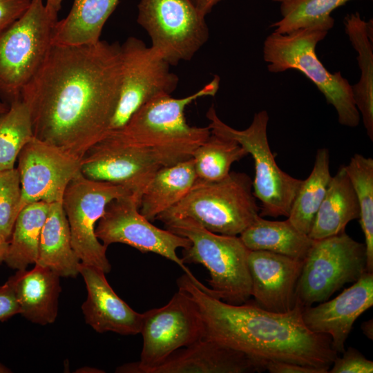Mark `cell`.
<instances>
[{
  "label": "cell",
  "mask_w": 373,
  "mask_h": 373,
  "mask_svg": "<svg viewBox=\"0 0 373 373\" xmlns=\"http://www.w3.org/2000/svg\"><path fill=\"white\" fill-rule=\"evenodd\" d=\"M122 83L120 44H52L24 87L34 137L82 159L108 133Z\"/></svg>",
  "instance_id": "cell-1"
},
{
  "label": "cell",
  "mask_w": 373,
  "mask_h": 373,
  "mask_svg": "<svg viewBox=\"0 0 373 373\" xmlns=\"http://www.w3.org/2000/svg\"><path fill=\"white\" fill-rule=\"evenodd\" d=\"M177 285L199 309L203 339L242 352L264 370L269 361H285L328 372L338 355L329 336L307 327L302 317L303 307L298 301L291 310L278 313L249 300L240 305L225 303L213 296L193 274L184 273Z\"/></svg>",
  "instance_id": "cell-2"
},
{
  "label": "cell",
  "mask_w": 373,
  "mask_h": 373,
  "mask_svg": "<svg viewBox=\"0 0 373 373\" xmlns=\"http://www.w3.org/2000/svg\"><path fill=\"white\" fill-rule=\"evenodd\" d=\"M219 85L220 77L215 75L202 88L185 97L158 95L137 109L122 128L108 132L104 137L144 150L163 166L188 160L211 132L209 126H190L185 108L199 98L214 97Z\"/></svg>",
  "instance_id": "cell-3"
},
{
  "label": "cell",
  "mask_w": 373,
  "mask_h": 373,
  "mask_svg": "<svg viewBox=\"0 0 373 373\" xmlns=\"http://www.w3.org/2000/svg\"><path fill=\"white\" fill-rule=\"evenodd\" d=\"M166 229L191 241L183 249V262L201 264L209 271V292L229 304L240 305L251 296L248 267L249 251L238 236L211 232L189 218L163 223Z\"/></svg>",
  "instance_id": "cell-4"
},
{
  "label": "cell",
  "mask_w": 373,
  "mask_h": 373,
  "mask_svg": "<svg viewBox=\"0 0 373 373\" xmlns=\"http://www.w3.org/2000/svg\"><path fill=\"white\" fill-rule=\"evenodd\" d=\"M256 199L246 173L230 172L213 182L196 179L188 193L156 220L189 218L211 232L239 236L260 215Z\"/></svg>",
  "instance_id": "cell-5"
},
{
  "label": "cell",
  "mask_w": 373,
  "mask_h": 373,
  "mask_svg": "<svg viewBox=\"0 0 373 373\" xmlns=\"http://www.w3.org/2000/svg\"><path fill=\"white\" fill-rule=\"evenodd\" d=\"M328 32L310 28L287 34L273 32L263 44V58L271 73L296 70L307 77L333 106L338 122L354 128L359 124L360 113L353 98L352 85L340 72L330 73L316 52V45Z\"/></svg>",
  "instance_id": "cell-6"
},
{
  "label": "cell",
  "mask_w": 373,
  "mask_h": 373,
  "mask_svg": "<svg viewBox=\"0 0 373 373\" xmlns=\"http://www.w3.org/2000/svg\"><path fill=\"white\" fill-rule=\"evenodd\" d=\"M57 16L43 0H31L23 15L0 33V99L7 104L21 99L45 61Z\"/></svg>",
  "instance_id": "cell-7"
},
{
  "label": "cell",
  "mask_w": 373,
  "mask_h": 373,
  "mask_svg": "<svg viewBox=\"0 0 373 373\" xmlns=\"http://www.w3.org/2000/svg\"><path fill=\"white\" fill-rule=\"evenodd\" d=\"M206 115L212 134L236 141L252 156L255 166L253 193L261 202L260 216L287 218L303 180L292 177L278 166L267 138V111L255 113L251 124L244 130L224 123L213 106Z\"/></svg>",
  "instance_id": "cell-8"
},
{
  "label": "cell",
  "mask_w": 373,
  "mask_h": 373,
  "mask_svg": "<svg viewBox=\"0 0 373 373\" xmlns=\"http://www.w3.org/2000/svg\"><path fill=\"white\" fill-rule=\"evenodd\" d=\"M364 243L345 231L314 240L303 261L296 297L303 307L328 300L345 284L367 271Z\"/></svg>",
  "instance_id": "cell-9"
},
{
  "label": "cell",
  "mask_w": 373,
  "mask_h": 373,
  "mask_svg": "<svg viewBox=\"0 0 373 373\" xmlns=\"http://www.w3.org/2000/svg\"><path fill=\"white\" fill-rule=\"evenodd\" d=\"M140 334V361L122 365L116 372L144 373L158 365L175 350L203 339L204 325L195 302L178 289L166 305L142 314Z\"/></svg>",
  "instance_id": "cell-10"
},
{
  "label": "cell",
  "mask_w": 373,
  "mask_h": 373,
  "mask_svg": "<svg viewBox=\"0 0 373 373\" xmlns=\"http://www.w3.org/2000/svg\"><path fill=\"white\" fill-rule=\"evenodd\" d=\"M137 8L151 47L170 66L191 60L209 39L205 17L191 0H140Z\"/></svg>",
  "instance_id": "cell-11"
},
{
  "label": "cell",
  "mask_w": 373,
  "mask_h": 373,
  "mask_svg": "<svg viewBox=\"0 0 373 373\" xmlns=\"http://www.w3.org/2000/svg\"><path fill=\"white\" fill-rule=\"evenodd\" d=\"M130 194L131 192L121 185L90 180L81 172L70 182L61 204L73 249L82 264L95 267L105 274L110 272L108 247L97 238L95 227L111 201Z\"/></svg>",
  "instance_id": "cell-12"
},
{
  "label": "cell",
  "mask_w": 373,
  "mask_h": 373,
  "mask_svg": "<svg viewBox=\"0 0 373 373\" xmlns=\"http://www.w3.org/2000/svg\"><path fill=\"white\" fill-rule=\"evenodd\" d=\"M120 50L121 88L108 132L122 128L153 98L171 95L179 82L177 75L171 72L170 64L142 40L129 37L120 45Z\"/></svg>",
  "instance_id": "cell-13"
},
{
  "label": "cell",
  "mask_w": 373,
  "mask_h": 373,
  "mask_svg": "<svg viewBox=\"0 0 373 373\" xmlns=\"http://www.w3.org/2000/svg\"><path fill=\"white\" fill-rule=\"evenodd\" d=\"M140 200L133 194L113 200L97 222L95 235L105 246L128 245L142 253L151 252L173 261L184 273L191 272L177 255V249L190 247L191 241L153 225L140 211Z\"/></svg>",
  "instance_id": "cell-14"
},
{
  "label": "cell",
  "mask_w": 373,
  "mask_h": 373,
  "mask_svg": "<svg viewBox=\"0 0 373 373\" xmlns=\"http://www.w3.org/2000/svg\"><path fill=\"white\" fill-rule=\"evenodd\" d=\"M17 160L21 209L36 202H62L67 186L81 172V159L35 137L20 151Z\"/></svg>",
  "instance_id": "cell-15"
},
{
  "label": "cell",
  "mask_w": 373,
  "mask_h": 373,
  "mask_svg": "<svg viewBox=\"0 0 373 373\" xmlns=\"http://www.w3.org/2000/svg\"><path fill=\"white\" fill-rule=\"evenodd\" d=\"M162 166L155 156L144 150L104 137L82 157L80 171L90 180L121 185L140 200Z\"/></svg>",
  "instance_id": "cell-16"
},
{
  "label": "cell",
  "mask_w": 373,
  "mask_h": 373,
  "mask_svg": "<svg viewBox=\"0 0 373 373\" xmlns=\"http://www.w3.org/2000/svg\"><path fill=\"white\" fill-rule=\"evenodd\" d=\"M372 305L373 272L366 271L334 298L303 307L302 317L309 329L329 336L334 350L342 354L354 322Z\"/></svg>",
  "instance_id": "cell-17"
},
{
  "label": "cell",
  "mask_w": 373,
  "mask_h": 373,
  "mask_svg": "<svg viewBox=\"0 0 373 373\" xmlns=\"http://www.w3.org/2000/svg\"><path fill=\"white\" fill-rule=\"evenodd\" d=\"M303 261L266 251H249L251 296L260 307L284 313L296 303V291Z\"/></svg>",
  "instance_id": "cell-18"
},
{
  "label": "cell",
  "mask_w": 373,
  "mask_h": 373,
  "mask_svg": "<svg viewBox=\"0 0 373 373\" xmlns=\"http://www.w3.org/2000/svg\"><path fill=\"white\" fill-rule=\"evenodd\" d=\"M79 274L86 284L87 297L82 305L86 323L95 332L122 335L140 333L142 314L119 298L101 269L81 262Z\"/></svg>",
  "instance_id": "cell-19"
},
{
  "label": "cell",
  "mask_w": 373,
  "mask_h": 373,
  "mask_svg": "<svg viewBox=\"0 0 373 373\" xmlns=\"http://www.w3.org/2000/svg\"><path fill=\"white\" fill-rule=\"evenodd\" d=\"M263 370L242 352L202 339L175 350L144 373H247Z\"/></svg>",
  "instance_id": "cell-20"
},
{
  "label": "cell",
  "mask_w": 373,
  "mask_h": 373,
  "mask_svg": "<svg viewBox=\"0 0 373 373\" xmlns=\"http://www.w3.org/2000/svg\"><path fill=\"white\" fill-rule=\"evenodd\" d=\"M60 276L47 267L35 264L30 270H17L8 280L11 284L20 314L29 321L46 325L54 323L61 291Z\"/></svg>",
  "instance_id": "cell-21"
},
{
  "label": "cell",
  "mask_w": 373,
  "mask_h": 373,
  "mask_svg": "<svg viewBox=\"0 0 373 373\" xmlns=\"http://www.w3.org/2000/svg\"><path fill=\"white\" fill-rule=\"evenodd\" d=\"M345 31L357 52L361 71L358 82L352 85L355 105L362 117L366 133L373 141V23L356 12L344 18Z\"/></svg>",
  "instance_id": "cell-22"
},
{
  "label": "cell",
  "mask_w": 373,
  "mask_h": 373,
  "mask_svg": "<svg viewBox=\"0 0 373 373\" xmlns=\"http://www.w3.org/2000/svg\"><path fill=\"white\" fill-rule=\"evenodd\" d=\"M359 218L355 190L342 165L332 176L326 193L314 220L308 236L313 240L339 234L352 220Z\"/></svg>",
  "instance_id": "cell-23"
},
{
  "label": "cell",
  "mask_w": 373,
  "mask_h": 373,
  "mask_svg": "<svg viewBox=\"0 0 373 373\" xmlns=\"http://www.w3.org/2000/svg\"><path fill=\"white\" fill-rule=\"evenodd\" d=\"M119 0H74L67 16L56 22L52 44L79 46L100 40L106 21Z\"/></svg>",
  "instance_id": "cell-24"
},
{
  "label": "cell",
  "mask_w": 373,
  "mask_h": 373,
  "mask_svg": "<svg viewBox=\"0 0 373 373\" xmlns=\"http://www.w3.org/2000/svg\"><path fill=\"white\" fill-rule=\"evenodd\" d=\"M36 263L50 268L60 277L75 278L79 274L81 261L72 245L61 202L50 204L41 233Z\"/></svg>",
  "instance_id": "cell-25"
},
{
  "label": "cell",
  "mask_w": 373,
  "mask_h": 373,
  "mask_svg": "<svg viewBox=\"0 0 373 373\" xmlns=\"http://www.w3.org/2000/svg\"><path fill=\"white\" fill-rule=\"evenodd\" d=\"M197 176L193 158L161 167L143 193L139 211L148 220L156 218L180 202L191 190Z\"/></svg>",
  "instance_id": "cell-26"
},
{
  "label": "cell",
  "mask_w": 373,
  "mask_h": 373,
  "mask_svg": "<svg viewBox=\"0 0 373 373\" xmlns=\"http://www.w3.org/2000/svg\"><path fill=\"white\" fill-rule=\"evenodd\" d=\"M238 236L250 251H266L303 261L314 242L288 219L269 220L260 215Z\"/></svg>",
  "instance_id": "cell-27"
},
{
  "label": "cell",
  "mask_w": 373,
  "mask_h": 373,
  "mask_svg": "<svg viewBox=\"0 0 373 373\" xmlns=\"http://www.w3.org/2000/svg\"><path fill=\"white\" fill-rule=\"evenodd\" d=\"M50 204L43 201L36 202L26 205L19 211L4 261L9 267L25 269L29 265L37 262L41 233Z\"/></svg>",
  "instance_id": "cell-28"
},
{
  "label": "cell",
  "mask_w": 373,
  "mask_h": 373,
  "mask_svg": "<svg viewBox=\"0 0 373 373\" xmlns=\"http://www.w3.org/2000/svg\"><path fill=\"white\" fill-rule=\"evenodd\" d=\"M331 178L328 149H318L312 170L302 181L287 217L302 233L308 235Z\"/></svg>",
  "instance_id": "cell-29"
},
{
  "label": "cell",
  "mask_w": 373,
  "mask_h": 373,
  "mask_svg": "<svg viewBox=\"0 0 373 373\" xmlns=\"http://www.w3.org/2000/svg\"><path fill=\"white\" fill-rule=\"evenodd\" d=\"M350 1L286 0L280 3L282 18L271 27L280 34L306 28L328 32L334 24L332 12Z\"/></svg>",
  "instance_id": "cell-30"
},
{
  "label": "cell",
  "mask_w": 373,
  "mask_h": 373,
  "mask_svg": "<svg viewBox=\"0 0 373 373\" xmlns=\"http://www.w3.org/2000/svg\"><path fill=\"white\" fill-rule=\"evenodd\" d=\"M248 155L236 141L212 134L193 152L197 179L213 182L226 178L231 165Z\"/></svg>",
  "instance_id": "cell-31"
},
{
  "label": "cell",
  "mask_w": 373,
  "mask_h": 373,
  "mask_svg": "<svg viewBox=\"0 0 373 373\" xmlns=\"http://www.w3.org/2000/svg\"><path fill=\"white\" fill-rule=\"evenodd\" d=\"M359 207V223L366 249L368 272H373V159L356 153L345 165Z\"/></svg>",
  "instance_id": "cell-32"
},
{
  "label": "cell",
  "mask_w": 373,
  "mask_h": 373,
  "mask_svg": "<svg viewBox=\"0 0 373 373\" xmlns=\"http://www.w3.org/2000/svg\"><path fill=\"white\" fill-rule=\"evenodd\" d=\"M33 137L28 106L21 99L11 103L0 116V171L15 168L20 151Z\"/></svg>",
  "instance_id": "cell-33"
},
{
  "label": "cell",
  "mask_w": 373,
  "mask_h": 373,
  "mask_svg": "<svg viewBox=\"0 0 373 373\" xmlns=\"http://www.w3.org/2000/svg\"><path fill=\"white\" fill-rule=\"evenodd\" d=\"M21 187L17 168L0 171V231L10 240L21 211Z\"/></svg>",
  "instance_id": "cell-34"
},
{
  "label": "cell",
  "mask_w": 373,
  "mask_h": 373,
  "mask_svg": "<svg viewBox=\"0 0 373 373\" xmlns=\"http://www.w3.org/2000/svg\"><path fill=\"white\" fill-rule=\"evenodd\" d=\"M338 355L332 363L330 373H372L373 362L365 358L357 350L349 347Z\"/></svg>",
  "instance_id": "cell-35"
},
{
  "label": "cell",
  "mask_w": 373,
  "mask_h": 373,
  "mask_svg": "<svg viewBox=\"0 0 373 373\" xmlns=\"http://www.w3.org/2000/svg\"><path fill=\"white\" fill-rule=\"evenodd\" d=\"M30 3L31 0H0V33L19 19Z\"/></svg>",
  "instance_id": "cell-36"
},
{
  "label": "cell",
  "mask_w": 373,
  "mask_h": 373,
  "mask_svg": "<svg viewBox=\"0 0 373 373\" xmlns=\"http://www.w3.org/2000/svg\"><path fill=\"white\" fill-rule=\"evenodd\" d=\"M16 314H20V309L12 287L7 280L0 285V321L8 320Z\"/></svg>",
  "instance_id": "cell-37"
},
{
  "label": "cell",
  "mask_w": 373,
  "mask_h": 373,
  "mask_svg": "<svg viewBox=\"0 0 373 373\" xmlns=\"http://www.w3.org/2000/svg\"><path fill=\"white\" fill-rule=\"evenodd\" d=\"M265 370L271 373H327L323 369L285 361H269Z\"/></svg>",
  "instance_id": "cell-38"
},
{
  "label": "cell",
  "mask_w": 373,
  "mask_h": 373,
  "mask_svg": "<svg viewBox=\"0 0 373 373\" xmlns=\"http://www.w3.org/2000/svg\"><path fill=\"white\" fill-rule=\"evenodd\" d=\"M223 0H191L199 12L206 16L209 14L214 6Z\"/></svg>",
  "instance_id": "cell-39"
},
{
  "label": "cell",
  "mask_w": 373,
  "mask_h": 373,
  "mask_svg": "<svg viewBox=\"0 0 373 373\" xmlns=\"http://www.w3.org/2000/svg\"><path fill=\"white\" fill-rule=\"evenodd\" d=\"M8 245L9 240L5 238L0 231V265L5 261Z\"/></svg>",
  "instance_id": "cell-40"
},
{
  "label": "cell",
  "mask_w": 373,
  "mask_h": 373,
  "mask_svg": "<svg viewBox=\"0 0 373 373\" xmlns=\"http://www.w3.org/2000/svg\"><path fill=\"white\" fill-rule=\"evenodd\" d=\"M363 334L370 339H373V321L372 319L363 322L361 324Z\"/></svg>",
  "instance_id": "cell-41"
},
{
  "label": "cell",
  "mask_w": 373,
  "mask_h": 373,
  "mask_svg": "<svg viewBox=\"0 0 373 373\" xmlns=\"http://www.w3.org/2000/svg\"><path fill=\"white\" fill-rule=\"evenodd\" d=\"M62 0H46V7L53 12L57 13L61 7Z\"/></svg>",
  "instance_id": "cell-42"
},
{
  "label": "cell",
  "mask_w": 373,
  "mask_h": 373,
  "mask_svg": "<svg viewBox=\"0 0 373 373\" xmlns=\"http://www.w3.org/2000/svg\"><path fill=\"white\" fill-rule=\"evenodd\" d=\"M9 108V105L0 99V116L3 115Z\"/></svg>",
  "instance_id": "cell-43"
},
{
  "label": "cell",
  "mask_w": 373,
  "mask_h": 373,
  "mask_svg": "<svg viewBox=\"0 0 373 373\" xmlns=\"http://www.w3.org/2000/svg\"><path fill=\"white\" fill-rule=\"evenodd\" d=\"M8 370L2 364L0 363V372H8Z\"/></svg>",
  "instance_id": "cell-44"
},
{
  "label": "cell",
  "mask_w": 373,
  "mask_h": 373,
  "mask_svg": "<svg viewBox=\"0 0 373 373\" xmlns=\"http://www.w3.org/2000/svg\"><path fill=\"white\" fill-rule=\"evenodd\" d=\"M272 1H278V2L282 3V2H283V1H286V0H272Z\"/></svg>",
  "instance_id": "cell-45"
}]
</instances>
